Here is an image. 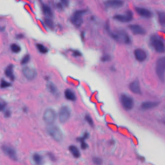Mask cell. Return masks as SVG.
<instances>
[{
    "instance_id": "1",
    "label": "cell",
    "mask_w": 165,
    "mask_h": 165,
    "mask_svg": "<svg viewBox=\"0 0 165 165\" xmlns=\"http://www.w3.org/2000/svg\"><path fill=\"white\" fill-rule=\"evenodd\" d=\"M150 44L157 52L163 53L165 50L164 44L163 40L156 35H154L151 37Z\"/></svg>"
},
{
    "instance_id": "2",
    "label": "cell",
    "mask_w": 165,
    "mask_h": 165,
    "mask_svg": "<svg viewBox=\"0 0 165 165\" xmlns=\"http://www.w3.org/2000/svg\"><path fill=\"white\" fill-rule=\"evenodd\" d=\"M110 36L113 39L118 41V42H123L125 44L130 43V38L125 31L120 30L117 32H111Z\"/></svg>"
},
{
    "instance_id": "3",
    "label": "cell",
    "mask_w": 165,
    "mask_h": 165,
    "mask_svg": "<svg viewBox=\"0 0 165 165\" xmlns=\"http://www.w3.org/2000/svg\"><path fill=\"white\" fill-rule=\"evenodd\" d=\"M156 73L159 80L163 82H164L165 79V57L159 58L156 64Z\"/></svg>"
},
{
    "instance_id": "4",
    "label": "cell",
    "mask_w": 165,
    "mask_h": 165,
    "mask_svg": "<svg viewBox=\"0 0 165 165\" xmlns=\"http://www.w3.org/2000/svg\"><path fill=\"white\" fill-rule=\"evenodd\" d=\"M86 12H87V10H79L75 11L70 18L72 23L76 27H81L82 22H83V20H82V16Z\"/></svg>"
},
{
    "instance_id": "5",
    "label": "cell",
    "mask_w": 165,
    "mask_h": 165,
    "mask_svg": "<svg viewBox=\"0 0 165 165\" xmlns=\"http://www.w3.org/2000/svg\"><path fill=\"white\" fill-rule=\"evenodd\" d=\"M48 133L54 140L57 141H61L63 139V133L56 126H49L48 128Z\"/></svg>"
},
{
    "instance_id": "6",
    "label": "cell",
    "mask_w": 165,
    "mask_h": 165,
    "mask_svg": "<svg viewBox=\"0 0 165 165\" xmlns=\"http://www.w3.org/2000/svg\"><path fill=\"white\" fill-rule=\"evenodd\" d=\"M56 113L53 109L48 108L44 112L43 120L45 123L48 125H52L56 121Z\"/></svg>"
},
{
    "instance_id": "7",
    "label": "cell",
    "mask_w": 165,
    "mask_h": 165,
    "mask_svg": "<svg viewBox=\"0 0 165 165\" xmlns=\"http://www.w3.org/2000/svg\"><path fill=\"white\" fill-rule=\"evenodd\" d=\"M121 103L123 107L126 110H132L134 105V101L132 98L126 94H122L121 95Z\"/></svg>"
},
{
    "instance_id": "8",
    "label": "cell",
    "mask_w": 165,
    "mask_h": 165,
    "mask_svg": "<svg viewBox=\"0 0 165 165\" xmlns=\"http://www.w3.org/2000/svg\"><path fill=\"white\" fill-rule=\"evenodd\" d=\"M70 110L68 106H63L60 110L59 114H58V118H59V121L61 123H66L70 117Z\"/></svg>"
},
{
    "instance_id": "9",
    "label": "cell",
    "mask_w": 165,
    "mask_h": 165,
    "mask_svg": "<svg viewBox=\"0 0 165 165\" xmlns=\"http://www.w3.org/2000/svg\"><path fill=\"white\" fill-rule=\"evenodd\" d=\"M113 18L120 22L127 23L130 22L133 19V12L131 10H127L125 14H117L113 17Z\"/></svg>"
},
{
    "instance_id": "10",
    "label": "cell",
    "mask_w": 165,
    "mask_h": 165,
    "mask_svg": "<svg viewBox=\"0 0 165 165\" xmlns=\"http://www.w3.org/2000/svg\"><path fill=\"white\" fill-rule=\"evenodd\" d=\"M1 149L3 152H4L9 157H10L12 160L17 161V159H18L16 150L14 149L12 147L7 145H3L1 147Z\"/></svg>"
},
{
    "instance_id": "11",
    "label": "cell",
    "mask_w": 165,
    "mask_h": 165,
    "mask_svg": "<svg viewBox=\"0 0 165 165\" xmlns=\"http://www.w3.org/2000/svg\"><path fill=\"white\" fill-rule=\"evenodd\" d=\"M23 74L24 76L29 80H33L37 75L35 69L29 67H25L23 68Z\"/></svg>"
},
{
    "instance_id": "12",
    "label": "cell",
    "mask_w": 165,
    "mask_h": 165,
    "mask_svg": "<svg viewBox=\"0 0 165 165\" xmlns=\"http://www.w3.org/2000/svg\"><path fill=\"white\" fill-rule=\"evenodd\" d=\"M122 0H107L105 2V5L108 8L118 9L123 5Z\"/></svg>"
},
{
    "instance_id": "13",
    "label": "cell",
    "mask_w": 165,
    "mask_h": 165,
    "mask_svg": "<svg viewBox=\"0 0 165 165\" xmlns=\"http://www.w3.org/2000/svg\"><path fill=\"white\" fill-rule=\"evenodd\" d=\"M134 55H135L136 59L139 62H143L145 61L147 57V54L146 52L141 49H137L134 50Z\"/></svg>"
},
{
    "instance_id": "14",
    "label": "cell",
    "mask_w": 165,
    "mask_h": 165,
    "mask_svg": "<svg viewBox=\"0 0 165 165\" xmlns=\"http://www.w3.org/2000/svg\"><path fill=\"white\" fill-rule=\"evenodd\" d=\"M136 12L138 14L139 16L145 18H150L152 16V13L150 10H148L145 8L142 7H136L135 9Z\"/></svg>"
},
{
    "instance_id": "15",
    "label": "cell",
    "mask_w": 165,
    "mask_h": 165,
    "mask_svg": "<svg viewBox=\"0 0 165 165\" xmlns=\"http://www.w3.org/2000/svg\"><path fill=\"white\" fill-rule=\"evenodd\" d=\"M129 29L132 31V32L136 35H144L146 34L145 30L139 25H130Z\"/></svg>"
},
{
    "instance_id": "16",
    "label": "cell",
    "mask_w": 165,
    "mask_h": 165,
    "mask_svg": "<svg viewBox=\"0 0 165 165\" xmlns=\"http://www.w3.org/2000/svg\"><path fill=\"white\" fill-rule=\"evenodd\" d=\"M129 88L130 90H131V92L134 93V94H141V92L139 82L137 80H135L132 82L129 85Z\"/></svg>"
},
{
    "instance_id": "17",
    "label": "cell",
    "mask_w": 165,
    "mask_h": 165,
    "mask_svg": "<svg viewBox=\"0 0 165 165\" xmlns=\"http://www.w3.org/2000/svg\"><path fill=\"white\" fill-rule=\"evenodd\" d=\"M159 104V102L156 101H146L142 103L141 108L143 110H149L156 107Z\"/></svg>"
},
{
    "instance_id": "18",
    "label": "cell",
    "mask_w": 165,
    "mask_h": 165,
    "mask_svg": "<svg viewBox=\"0 0 165 165\" xmlns=\"http://www.w3.org/2000/svg\"><path fill=\"white\" fill-rule=\"evenodd\" d=\"M13 68L14 66L12 65H9V66L6 67L5 71V74L6 75V76L10 79V80L12 81H14L15 79L14 75V72H13Z\"/></svg>"
},
{
    "instance_id": "19",
    "label": "cell",
    "mask_w": 165,
    "mask_h": 165,
    "mask_svg": "<svg viewBox=\"0 0 165 165\" xmlns=\"http://www.w3.org/2000/svg\"><path fill=\"white\" fill-rule=\"evenodd\" d=\"M41 9H42V11L44 14L47 17L51 18V17L53 16V12L52 11L49 6L44 4V3H42V5H41Z\"/></svg>"
},
{
    "instance_id": "20",
    "label": "cell",
    "mask_w": 165,
    "mask_h": 165,
    "mask_svg": "<svg viewBox=\"0 0 165 165\" xmlns=\"http://www.w3.org/2000/svg\"><path fill=\"white\" fill-rule=\"evenodd\" d=\"M65 96L67 99L70 101H75L76 99V96H75L74 92L70 89H67L65 90Z\"/></svg>"
},
{
    "instance_id": "21",
    "label": "cell",
    "mask_w": 165,
    "mask_h": 165,
    "mask_svg": "<svg viewBox=\"0 0 165 165\" xmlns=\"http://www.w3.org/2000/svg\"><path fill=\"white\" fill-rule=\"evenodd\" d=\"M69 150L70 152H71V154L73 155V156L74 157H80V150H78L77 148L75 146H70L69 147Z\"/></svg>"
},
{
    "instance_id": "22",
    "label": "cell",
    "mask_w": 165,
    "mask_h": 165,
    "mask_svg": "<svg viewBox=\"0 0 165 165\" xmlns=\"http://www.w3.org/2000/svg\"><path fill=\"white\" fill-rule=\"evenodd\" d=\"M158 15V19H159V22L160 24L163 27L165 25V13L164 12H157Z\"/></svg>"
},
{
    "instance_id": "23",
    "label": "cell",
    "mask_w": 165,
    "mask_h": 165,
    "mask_svg": "<svg viewBox=\"0 0 165 165\" xmlns=\"http://www.w3.org/2000/svg\"><path fill=\"white\" fill-rule=\"evenodd\" d=\"M47 88H48V89H49V90L53 94H56L57 92V88H56V86L52 83V82H49V83H48Z\"/></svg>"
},
{
    "instance_id": "24",
    "label": "cell",
    "mask_w": 165,
    "mask_h": 165,
    "mask_svg": "<svg viewBox=\"0 0 165 165\" xmlns=\"http://www.w3.org/2000/svg\"><path fill=\"white\" fill-rule=\"evenodd\" d=\"M10 49L14 53H19L21 51V47L16 43H13L10 45Z\"/></svg>"
},
{
    "instance_id": "25",
    "label": "cell",
    "mask_w": 165,
    "mask_h": 165,
    "mask_svg": "<svg viewBox=\"0 0 165 165\" xmlns=\"http://www.w3.org/2000/svg\"><path fill=\"white\" fill-rule=\"evenodd\" d=\"M33 160L34 162H35L36 164H39L42 163V157H41V156H39V154H34L33 156Z\"/></svg>"
},
{
    "instance_id": "26",
    "label": "cell",
    "mask_w": 165,
    "mask_h": 165,
    "mask_svg": "<svg viewBox=\"0 0 165 165\" xmlns=\"http://www.w3.org/2000/svg\"><path fill=\"white\" fill-rule=\"evenodd\" d=\"M37 49L41 54H46L48 52V49L42 44H37L36 45Z\"/></svg>"
},
{
    "instance_id": "27",
    "label": "cell",
    "mask_w": 165,
    "mask_h": 165,
    "mask_svg": "<svg viewBox=\"0 0 165 165\" xmlns=\"http://www.w3.org/2000/svg\"><path fill=\"white\" fill-rule=\"evenodd\" d=\"M44 23H45V25L50 28V29H53L54 27V23L52 22V20L50 18H45L44 19Z\"/></svg>"
},
{
    "instance_id": "28",
    "label": "cell",
    "mask_w": 165,
    "mask_h": 165,
    "mask_svg": "<svg viewBox=\"0 0 165 165\" xmlns=\"http://www.w3.org/2000/svg\"><path fill=\"white\" fill-rule=\"evenodd\" d=\"M12 84L10 83V82L6 81L5 80H1V82H0V87L1 88H8L9 87H11Z\"/></svg>"
},
{
    "instance_id": "29",
    "label": "cell",
    "mask_w": 165,
    "mask_h": 165,
    "mask_svg": "<svg viewBox=\"0 0 165 165\" xmlns=\"http://www.w3.org/2000/svg\"><path fill=\"white\" fill-rule=\"evenodd\" d=\"M85 120L88 122V123L91 126H94V122H93V120L92 119L91 117L89 116L88 114H87L85 116Z\"/></svg>"
},
{
    "instance_id": "30",
    "label": "cell",
    "mask_w": 165,
    "mask_h": 165,
    "mask_svg": "<svg viewBox=\"0 0 165 165\" xmlns=\"http://www.w3.org/2000/svg\"><path fill=\"white\" fill-rule=\"evenodd\" d=\"M84 140H85L84 137H82V138L78 139V141H80L81 143V148H82V149H83V150H85V149L87 148L88 147V145L87 144V143H86L84 141Z\"/></svg>"
},
{
    "instance_id": "31",
    "label": "cell",
    "mask_w": 165,
    "mask_h": 165,
    "mask_svg": "<svg viewBox=\"0 0 165 165\" xmlns=\"http://www.w3.org/2000/svg\"><path fill=\"white\" fill-rule=\"evenodd\" d=\"M30 61V56L29 55H26L23 57V58L22 60V65H25L29 63V61Z\"/></svg>"
},
{
    "instance_id": "32",
    "label": "cell",
    "mask_w": 165,
    "mask_h": 165,
    "mask_svg": "<svg viewBox=\"0 0 165 165\" xmlns=\"http://www.w3.org/2000/svg\"><path fill=\"white\" fill-rule=\"evenodd\" d=\"M93 162L94 163V164H100L102 163V160L100 159V158L95 157L93 159Z\"/></svg>"
},
{
    "instance_id": "33",
    "label": "cell",
    "mask_w": 165,
    "mask_h": 165,
    "mask_svg": "<svg viewBox=\"0 0 165 165\" xmlns=\"http://www.w3.org/2000/svg\"><path fill=\"white\" fill-rule=\"evenodd\" d=\"M110 60H111V57L109 56V55H105V56H103L102 57V59H101V60L104 62L108 61Z\"/></svg>"
},
{
    "instance_id": "34",
    "label": "cell",
    "mask_w": 165,
    "mask_h": 165,
    "mask_svg": "<svg viewBox=\"0 0 165 165\" xmlns=\"http://www.w3.org/2000/svg\"><path fill=\"white\" fill-rule=\"evenodd\" d=\"M61 1V3L63 6H68V5H69V0H60Z\"/></svg>"
},
{
    "instance_id": "35",
    "label": "cell",
    "mask_w": 165,
    "mask_h": 165,
    "mask_svg": "<svg viewBox=\"0 0 165 165\" xmlns=\"http://www.w3.org/2000/svg\"><path fill=\"white\" fill-rule=\"evenodd\" d=\"M6 106V104L5 103L0 102V112L3 111V110L5 108Z\"/></svg>"
},
{
    "instance_id": "36",
    "label": "cell",
    "mask_w": 165,
    "mask_h": 165,
    "mask_svg": "<svg viewBox=\"0 0 165 165\" xmlns=\"http://www.w3.org/2000/svg\"><path fill=\"white\" fill-rule=\"evenodd\" d=\"M73 55L74 56L77 57V56H81V54L79 51H74V53H73Z\"/></svg>"
},
{
    "instance_id": "37",
    "label": "cell",
    "mask_w": 165,
    "mask_h": 165,
    "mask_svg": "<svg viewBox=\"0 0 165 165\" xmlns=\"http://www.w3.org/2000/svg\"><path fill=\"white\" fill-rule=\"evenodd\" d=\"M10 112L9 110H7L5 113V116L6 118H9V117H10Z\"/></svg>"
},
{
    "instance_id": "38",
    "label": "cell",
    "mask_w": 165,
    "mask_h": 165,
    "mask_svg": "<svg viewBox=\"0 0 165 165\" xmlns=\"http://www.w3.org/2000/svg\"><path fill=\"white\" fill-rule=\"evenodd\" d=\"M63 5H62L61 3H57V6L58 7V9H63Z\"/></svg>"
},
{
    "instance_id": "39",
    "label": "cell",
    "mask_w": 165,
    "mask_h": 165,
    "mask_svg": "<svg viewBox=\"0 0 165 165\" xmlns=\"http://www.w3.org/2000/svg\"><path fill=\"white\" fill-rule=\"evenodd\" d=\"M23 37V35H19V36H18V38H20V37Z\"/></svg>"
}]
</instances>
